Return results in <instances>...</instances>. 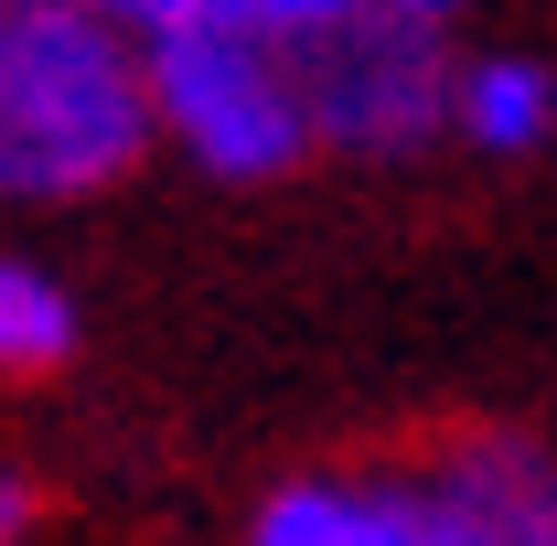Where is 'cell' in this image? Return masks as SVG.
<instances>
[{"label":"cell","instance_id":"7a4b0ae2","mask_svg":"<svg viewBox=\"0 0 557 546\" xmlns=\"http://www.w3.org/2000/svg\"><path fill=\"white\" fill-rule=\"evenodd\" d=\"M150 108H161V139L205 183H278L322 150L300 54L269 44V33H172V44H150Z\"/></svg>","mask_w":557,"mask_h":546},{"label":"cell","instance_id":"52a82bcc","mask_svg":"<svg viewBox=\"0 0 557 546\" xmlns=\"http://www.w3.org/2000/svg\"><path fill=\"white\" fill-rule=\"evenodd\" d=\"M108 22H129L139 44H172V33H269V44H322L333 22H354L364 0H97Z\"/></svg>","mask_w":557,"mask_h":546},{"label":"cell","instance_id":"9c48e42d","mask_svg":"<svg viewBox=\"0 0 557 546\" xmlns=\"http://www.w3.org/2000/svg\"><path fill=\"white\" fill-rule=\"evenodd\" d=\"M33 525H44V482L0 461V546H33Z\"/></svg>","mask_w":557,"mask_h":546},{"label":"cell","instance_id":"3957f363","mask_svg":"<svg viewBox=\"0 0 557 546\" xmlns=\"http://www.w3.org/2000/svg\"><path fill=\"white\" fill-rule=\"evenodd\" d=\"M300 86H311L322 150H344V161H418L429 139H450L461 54H450L429 22L354 11L322 44H300Z\"/></svg>","mask_w":557,"mask_h":546},{"label":"cell","instance_id":"277c9868","mask_svg":"<svg viewBox=\"0 0 557 546\" xmlns=\"http://www.w3.org/2000/svg\"><path fill=\"white\" fill-rule=\"evenodd\" d=\"M247 546H461L418 461L397 472H289L247 514Z\"/></svg>","mask_w":557,"mask_h":546},{"label":"cell","instance_id":"5b68a950","mask_svg":"<svg viewBox=\"0 0 557 546\" xmlns=\"http://www.w3.org/2000/svg\"><path fill=\"white\" fill-rule=\"evenodd\" d=\"M418 472L461 546H557V450L536 429H450Z\"/></svg>","mask_w":557,"mask_h":546},{"label":"cell","instance_id":"6da1fadb","mask_svg":"<svg viewBox=\"0 0 557 546\" xmlns=\"http://www.w3.org/2000/svg\"><path fill=\"white\" fill-rule=\"evenodd\" d=\"M161 139L150 44L97 0H0V204H86Z\"/></svg>","mask_w":557,"mask_h":546},{"label":"cell","instance_id":"30bf717a","mask_svg":"<svg viewBox=\"0 0 557 546\" xmlns=\"http://www.w3.org/2000/svg\"><path fill=\"white\" fill-rule=\"evenodd\" d=\"M364 11H397V22H429V33H450V11H461V0H364Z\"/></svg>","mask_w":557,"mask_h":546},{"label":"cell","instance_id":"ba28073f","mask_svg":"<svg viewBox=\"0 0 557 546\" xmlns=\"http://www.w3.org/2000/svg\"><path fill=\"white\" fill-rule=\"evenodd\" d=\"M75 289L44 258H0V375L11 386H33V375H54V364H75Z\"/></svg>","mask_w":557,"mask_h":546},{"label":"cell","instance_id":"8992f818","mask_svg":"<svg viewBox=\"0 0 557 546\" xmlns=\"http://www.w3.org/2000/svg\"><path fill=\"white\" fill-rule=\"evenodd\" d=\"M450 139L483 150V161H525V150H547V139H557V65H536V54H461Z\"/></svg>","mask_w":557,"mask_h":546}]
</instances>
